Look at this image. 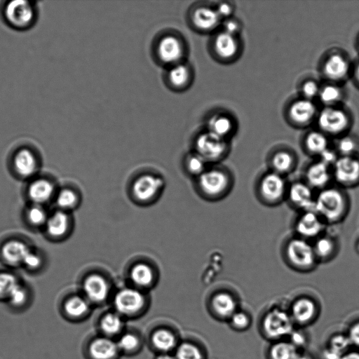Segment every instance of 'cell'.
I'll list each match as a JSON object with an SVG mask.
<instances>
[{"label": "cell", "mask_w": 359, "mask_h": 359, "mask_svg": "<svg viewBox=\"0 0 359 359\" xmlns=\"http://www.w3.org/2000/svg\"><path fill=\"white\" fill-rule=\"evenodd\" d=\"M231 319L232 325L238 329H245L250 324L249 316L243 311H236Z\"/></svg>", "instance_id": "obj_49"}, {"label": "cell", "mask_w": 359, "mask_h": 359, "mask_svg": "<svg viewBox=\"0 0 359 359\" xmlns=\"http://www.w3.org/2000/svg\"><path fill=\"white\" fill-rule=\"evenodd\" d=\"M289 336L290 337V343L296 347L302 346L305 344V337L299 331L293 330Z\"/></svg>", "instance_id": "obj_55"}, {"label": "cell", "mask_w": 359, "mask_h": 359, "mask_svg": "<svg viewBox=\"0 0 359 359\" xmlns=\"http://www.w3.org/2000/svg\"><path fill=\"white\" fill-rule=\"evenodd\" d=\"M31 250L22 241L12 240L6 242L1 248L4 259L12 265L22 264L27 255Z\"/></svg>", "instance_id": "obj_22"}, {"label": "cell", "mask_w": 359, "mask_h": 359, "mask_svg": "<svg viewBox=\"0 0 359 359\" xmlns=\"http://www.w3.org/2000/svg\"><path fill=\"white\" fill-rule=\"evenodd\" d=\"M356 149V142L349 136H344L337 142V151L341 156H354Z\"/></svg>", "instance_id": "obj_44"}, {"label": "cell", "mask_w": 359, "mask_h": 359, "mask_svg": "<svg viewBox=\"0 0 359 359\" xmlns=\"http://www.w3.org/2000/svg\"><path fill=\"white\" fill-rule=\"evenodd\" d=\"M333 180L341 188L359 184V158L354 156H339L332 166Z\"/></svg>", "instance_id": "obj_8"}, {"label": "cell", "mask_w": 359, "mask_h": 359, "mask_svg": "<svg viewBox=\"0 0 359 359\" xmlns=\"http://www.w3.org/2000/svg\"><path fill=\"white\" fill-rule=\"evenodd\" d=\"M304 145L307 153L319 156L330 147L328 136L320 130L311 131L306 135Z\"/></svg>", "instance_id": "obj_29"}, {"label": "cell", "mask_w": 359, "mask_h": 359, "mask_svg": "<svg viewBox=\"0 0 359 359\" xmlns=\"http://www.w3.org/2000/svg\"><path fill=\"white\" fill-rule=\"evenodd\" d=\"M156 359H175L173 356L168 354V353H163L157 357Z\"/></svg>", "instance_id": "obj_57"}, {"label": "cell", "mask_w": 359, "mask_h": 359, "mask_svg": "<svg viewBox=\"0 0 359 359\" xmlns=\"http://www.w3.org/2000/svg\"><path fill=\"white\" fill-rule=\"evenodd\" d=\"M45 225L50 236L61 237L68 231L69 218L65 212L58 210L48 217Z\"/></svg>", "instance_id": "obj_30"}, {"label": "cell", "mask_w": 359, "mask_h": 359, "mask_svg": "<svg viewBox=\"0 0 359 359\" xmlns=\"http://www.w3.org/2000/svg\"><path fill=\"white\" fill-rule=\"evenodd\" d=\"M296 359H311V358L306 355L299 354Z\"/></svg>", "instance_id": "obj_59"}, {"label": "cell", "mask_w": 359, "mask_h": 359, "mask_svg": "<svg viewBox=\"0 0 359 359\" xmlns=\"http://www.w3.org/2000/svg\"><path fill=\"white\" fill-rule=\"evenodd\" d=\"M22 264L29 269H36L41 264V258L38 254L30 250Z\"/></svg>", "instance_id": "obj_53"}, {"label": "cell", "mask_w": 359, "mask_h": 359, "mask_svg": "<svg viewBox=\"0 0 359 359\" xmlns=\"http://www.w3.org/2000/svg\"><path fill=\"white\" fill-rule=\"evenodd\" d=\"M235 124L233 118L225 113L212 114L208 121L209 132L227 140L234 129Z\"/></svg>", "instance_id": "obj_24"}, {"label": "cell", "mask_w": 359, "mask_h": 359, "mask_svg": "<svg viewBox=\"0 0 359 359\" xmlns=\"http://www.w3.org/2000/svg\"><path fill=\"white\" fill-rule=\"evenodd\" d=\"M223 27L225 32L237 36L241 30V24L238 20L230 18L224 20Z\"/></svg>", "instance_id": "obj_51"}, {"label": "cell", "mask_w": 359, "mask_h": 359, "mask_svg": "<svg viewBox=\"0 0 359 359\" xmlns=\"http://www.w3.org/2000/svg\"><path fill=\"white\" fill-rule=\"evenodd\" d=\"M319 130L325 135L337 136L344 133L349 126V116L337 106L324 107L316 116Z\"/></svg>", "instance_id": "obj_7"}, {"label": "cell", "mask_w": 359, "mask_h": 359, "mask_svg": "<svg viewBox=\"0 0 359 359\" xmlns=\"http://www.w3.org/2000/svg\"><path fill=\"white\" fill-rule=\"evenodd\" d=\"M207 162L196 153L189 155L186 160L188 171L193 175L200 176L205 170Z\"/></svg>", "instance_id": "obj_42"}, {"label": "cell", "mask_w": 359, "mask_h": 359, "mask_svg": "<svg viewBox=\"0 0 359 359\" xmlns=\"http://www.w3.org/2000/svg\"><path fill=\"white\" fill-rule=\"evenodd\" d=\"M313 243L316 258L319 262H326L332 259L337 253L338 243L336 240L327 235L322 234Z\"/></svg>", "instance_id": "obj_23"}, {"label": "cell", "mask_w": 359, "mask_h": 359, "mask_svg": "<svg viewBox=\"0 0 359 359\" xmlns=\"http://www.w3.org/2000/svg\"><path fill=\"white\" fill-rule=\"evenodd\" d=\"M138 344L139 340L137 337L130 333H126L122 335L117 344L118 348L126 351L135 349Z\"/></svg>", "instance_id": "obj_47"}, {"label": "cell", "mask_w": 359, "mask_h": 359, "mask_svg": "<svg viewBox=\"0 0 359 359\" xmlns=\"http://www.w3.org/2000/svg\"><path fill=\"white\" fill-rule=\"evenodd\" d=\"M284 259L292 269L302 272L313 270L318 261L310 241L295 236L289 239L283 250Z\"/></svg>", "instance_id": "obj_3"}, {"label": "cell", "mask_w": 359, "mask_h": 359, "mask_svg": "<svg viewBox=\"0 0 359 359\" xmlns=\"http://www.w3.org/2000/svg\"><path fill=\"white\" fill-rule=\"evenodd\" d=\"M116 310L123 314H133L139 311L144 304V295L134 288L119 290L114 299Z\"/></svg>", "instance_id": "obj_13"}, {"label": "cell", "mask_w": 359, "mask_h": 359, "mask_svg": "<svg viewBox=\"0 0 359 359\" xmlns=\"http://www.w3.org/2000/svg\"><path fill=\"white\" fill-rule=\"evenodd\" d=\"M200 189L210 198L224 196L232 187V178L226 170L220 168L206 170L198 179Z\"/></svg>", "instance_id": "obj_5"}, {"label": "cell", "mask_w": 359, "mask_h": 359, "mask_svg": "<svg viewBox=\"0 0 359 359\" xmlns=\"http://www.w3.org/2000/svg\"><path fill=\"white\" fill-rule=\"evenodd\" d=\"M57 205L63 210L74 208L78 203V197L74 191L69 189L61 190L56 198Z\"/></svg>", "instance_id": "obj_41"}, {"label": "cell", "mask_w": 359, "mask_h": 359, "mask_svg": "<svg viewBox=\"0 0 359 359\" xmlns=\"http://www.w3.org/2000/svg\"><path fill=\"white\" fill-rule=\"evenodd\" d=\"M212 305L216 313L222 317L231 318L237 308L235 298L226 292L216 294L212 298Z\"/></svg>", "instance_id": "obj_31"}, {"label": "cell", "mask_w": 359, "mask_h": 359, "mask_svg": "<svg viewBox=\"0 0 359 359\" xmlns=\"http://www.w3.org/2000/svg\"><path fill=\"white\" fill-rule=\"evenodd\" d=\"M182 41L174 35L163 36L158 42L156 52L160 60L174 65L179 63L184 55Z\"/></svg>", "instance_id": "obj_12"}, {"label": "cell", "mask_w": 359, "mask_h": 359, "mask_svg": "<svg viewBox=\"0 0 359 359\" xmlns=\"http://www.w3.org/2000/svg\"><path fill=\"white\" fill-rule=\"evenodd\" d=\"M355 77L356 81L359 83V62L357 64L355 69Z\"/></svg>", "instance_id": "obj_58"}, {"label": "cell", "mask_w": 359, "mask_h": 359, "mask_svg": "<svg viewBox=\"0 0 359 359\" xmlns=\"http://www.w3.org/2000/svg\"><path fill=\"white\" fill-rule=\"evenodd\" d=\"M1 15L4 22L11 29L25 31L36 22L39 9L33 1H8L1 6Z\"/></svg>", "instance_id": "obj_2"}, {"label": "cell", "mask_w": 359, "mask_h": 359, "mask_svg": "<svg viewBox=\"0 0 359 359\" xmlns=\"http://www.w3.org/2000/svg\"><path fill=\"white\" fill-rule=\"evenodd\" d=\"M316 195L313 189L304 180L288 185L286 198L294 208L302 212L313 210Z\"/></svg>", "instance_id": "obj_11"}, {"label": "cell", "mask_w": 359, "mask_h": 359, "mask_svg": "<svg viewBox=\"0 0 359 359\" xmlns=\"http://www.w3.org/2000/svg\"><path fill=\"white\" fill-rule=\"evenodd\" d=\"M348 209V198L339 187L329 186L316 194L313 210L326 224L341 222Z\"/></svg>", "instance_id": "obj_1"}, {"label": "cell", "mask_w": 359, "mask_h": 359, "mask_svg": "<svg viewBox=\"0 0 359 359\" xmlns=\"http://www.w3.org/2000/svg\"><path fill=\"white\" fill-rule=\"evenodd\" d=\"M339 156V154L336 150L328 147L318 156V160L332 167Z\"/></svg>", "instance_id": "obj_52"}, {"label": "cell", "mask_w": 359, "mask_h": 359, "mask_svg": "<svg viewBox=\"0 0 359 359\" xmlns=\"http://www.w3.org/2000/svg\"><path fill=\"white\" fill-rule=\"evenodd\" d=\"M83 288L86 297L94 302H103L109 292V284L99 274H91L86 277Z\"/></svg>", "instance_id": "obj_21"}, {"label": "cell", "mask_w": 359, "mask_h": 359, "mask_svg": "<svg viewBox=\"0 0 359 359\" xmlns=\"http://www.w3.org/2000/svg\"><path fill=\"white\" fill-rule=\"evenodd\" d=\"M270 165L271 171L285 177L294 170L295 156L287 150H278L271 157Z\"/></svg>", "instance_id": "obj_26"}, {"label": "cell", "mask_w": 359, "mask_h": 359, "mask_svg": "<svg viewBox=\"0 0 359 359\" xmlns=\"http://www.w3.org/2000/svg\"><path fill=\"white\" fill-rule=\"evenodd\" d=\"M322 69L323 74L327 79L337 83L347 77L350 66L348 60L344 55L334 53L325 60Z\"/></svg>", "instance_id": "obj_17"}, {"label": "cell", "mask_w": 359, "mask_h": 359, "mask_svg": "<svg viewBox=\"0 0 359 359\" xmlns=\"http://www.w3.org/2000/svg\"><path fill=\"white\" fill-rule=\"evenodd\" d=\"M176 359H203L200 349L190 343H182L176 350Z\"/></svg>", "instance_id": "obj_40"}, {"label": "cell", "mask_w": 359, "mask_h": 359, "mask_svg": "<svg viewBox=\"0 0 359 359\" xmlns=\"http://www.w3.org/2000/svg\"><path fill=\"white\" fill-rule=\"evenodd\" d=\"M152 343L158 350L168 351L174 348L176 339L174 334L167 330H158L152 336Z\"/></svg>", "instance_id": "obj_37"}, {"label": "cell", "mask_w": 359, "mask_h": 359, "mask_svg": "<svg viewBox=\"0 0 359 359\" xmlns=\"http://www.w3.org/2000/svg\"><path fill=\"white\" fill-rule=\"evenodd\" d=\"M13 164L18 174L28 177L36 171L38 158L32 148L23 145L15 150L13 156Z\"/></svg>", "instance_id": "obj_16"}, {"label": "cell", "mask_w": 359, "mask_h": 359, "mask_svg": "<svg viewBox=\"0 0 359 359\" xmlns=\"http://www.w3.org/2000/svg\"><path fill=\"white\" fill-rule=\"evenodd\" d=\"M326 224L314 210L302 212L294 224L297 236L310 241L323 234Z\"/></svg>", "instance_id": "obj_10"}, {"label": "cell", "mask_w": 359, "mask_h": 359, "mask_svg": "<svg viewBox=\"0 0 359 359\" xmlns=\"http://www.w3.org/2000/svg\"><path fill=\"white\" fill-rule=\"evenodd\" d=\"M341 359H359V349L346 352Z\"/></svg>", "instance_id": "obj_56"}, {"label": "cell", "mask_w": 359, "mask_h": 359, "mask_svg": "<svg viewBox=\"0 0 359 359\" xmlns=\"http://www.w3.org/2000/svg\"><path fill=\"white\" fill-rule=\"evenodd\" d=\"M287 114L292 123L301 126L309 124L318 115L313 102L304 97L295 100L290 104Z\"/></svg>", "instance_id": "obj_14"}, {"label": "cell", "mask_w": 359, "mask_h": 359, "mask_svg": "<svg viewBox=\"0 0 359 359\" xmlns=\"http://www.w3.org/2000/svg\"><path fill=\"white\" fill-rule=\"evenodd\" d=\"M320 86L314 80H306L301 86L302 97L312 100L318 97Z\"/></svg>", "instance_id": "obj_46"}, {"label": "cell", "mask_w": 359, "mask_h": 359, "mask_svg": "<svg viewBox=\"0 0 359 359\" xmlns=\"http://www.w3.org/2000/svg\"><path fill=\"white\" fill-rule=\"evenodd\" d=\"M229 147L227 140L208 130L199 134L195 142L196 153L207 163L222 160L226 156Z\"/></svg>", "instance_id": "obj_6"}, {"label": "cell", "mask_w": 359, "mask_h": 359, "mask_svg": "<svg viewBox=\"0 0 359 359\" xmlns=\"http://www.w3.org/2000/svg\"><path fill=\"white\" fill-rule=\"evenodd\" d=\"M29 223L34 226L46 224L48 216L46 211L39 205L31 207L27 214Z\"/></svg>", "instance_id": "obj_43"}, {"label": "cell", "mask_w": 359, "mask_h": 359, "mask_svg": "<svg viewBox=\"0 0 359 359\" xmlns=\"http://www.w3.org/2000/svg\"><path fill=\"white\" fill-rule=\"evenodd\" d=\"M287 187L284 176L270 170L259 179L257 187V196L265 205H277L286 198Z\"/></svg>", "instance_id": "obj_4"}, {"label": "cell", "mask_w": 359, "mask_h": 359, "mask_svg": "<svg viewBox=\"0 0 359 359\" xmlns=\"http://www.w3.org/2000/svg\"><path fill=\"white\" fill-rule=\"evenodd\" d=\"M100 327L105 334H115L121 330L123 321L117 313H108L102 318Z\"/></svg>", "instance_id": "obj_38"}, {"label": "cell", "mask_w": 359, "mask_h": 359, "mask_svg": "<svg viewBox=\"0 0 359 359\" xmlns=\"http://www.w3.org/2000/svg\"><path fill=\"white\" fill-rule=\"evenodd\" d=\"M54 193L53 184L46 179H39L30 184L28 194L30 199L39 205L48 201Z\"/></svg>", "instance_id": "obj_28"}, {"label": "cell", "mask_w": 359, "mask_h": 359, "mask_svg": "<svg viewBox=\"0 0 359 359\" xmlns=\"http://www.w3.org/2000/svg\"><path fill=\"white\" fill-rule=\"evenodd\" d=\"M191 19L194 26L201 31H211L220 23L221 18L215 8L201 6L194 9Z\"/></svg>", "instance_id": "obj_20"}, {"label": "cell", "mask_w": 359, "mask_h": 359, "mask_svg": "<svg viewBox=\"0 0 359 359\" xmlns=\"http://www.w3.org/2000/svg\"><path fill=\"white\" fill-rule=\"evenodd\" d=\"M117 344L106 337H100L91 343L89 348L94 359H112L118 353Z\"/></svg>", "instance_id": "obj_27"}, {"label": "cell", "mask_w": 359, "mask_h": 359, "mask_svg": "<svg viewBox=\"0 0 359 359\" xmlns=\"http://www.w3.org/2000/svg\"><path fill=\"white\" fill-rule=\"evenodd\" d=\"M332 179V167L320 160L311 163L306 169L304 181L318 191L330 186Z\"/></svg>", "instance_id": "obj_15"}, {"label": "cell", "mask_w": 359, "mask_h": 359, "mask_svg": "<svg viewBox=\"0 0 359 359\" xmlns=\"http://www.w3.org/2000/svg\"><path fill=\"white\" fill-rule=\"evenodd\" d=\"M343 97V92L335 83L320 86L318 98L325 107L337 106Z\"/></svg>", "instance_id": "obj_34"}, {"label": "cell", "mask_w": 359, "mask_h": 359, "mask_svg": "<svg viewBox=\"0 0 359 359\" xmlns=\"http://www.w3.org/2000/svg\"><path fill=\"white\" fill-rule=\"evenodd\" d=\"M221 19H228L231 18L234 12V6L228 1L219 2L215 8Z\"/></svg>", "instance_id": "obj_50"}, {"label": "cell", "mask_w": 359, "mask_h": 359, "mask_svg": "<svg viewBox=\"0 0 359 359\" xmlns=\"http://www.w3.org/2000/svg\"><path fill=\"white\" fill-rule=\"evenodd\" d=\"M19 284L17 278L8 272L0 273V298L8 299L13 289Z\"/></svg>", "instance_id": "obj_39"}, {"label": "cell", "mask_w": 359, "mask_h": 359, "mask_svg": "<svg viewBox=\"0 0 359 359\" xmlns=\"http://www.w3.org/2000/svg\"><path fill=\"white\" fill-rule=\"evenodd\" d=\"M213 49L219 58L225 60H231L238 55L240 50V42L237 36L222 31L215 36Z\"/></svg>", "instance_id": "obj_19"}, {"label": "cell", "mask_w": 359, "mask_h": 359, "mask_svg": "<svg viewBox=\"0 0 359 359\" xmlns=\"http://www.w3.org/2000/svg\"><path fill=\"white\" fill-rule=\"evenodd\" d=\"M163 187L161 178L144 175L138 177L133 184V193L140 201L146 202L153 198Z\"/></svg>", "instance_id": "obj_18"}, {"label": "cell", "mask_w": 359, "mask_h": 359, "mask_svg": "<svg viewBox=\"0 0 359 359\" xmlns=\"http://www.w3.org/2000/svg\"><path fill=\"white\" fill-rule=\"evenodd\" d=\"M299 354L297 347L286 341L273 344L270 350L271 359H296Z\"/></svg>", "instance_id": "obj_36"}, {"label": "cell", "mask_w": 359, "mask_h": 359, "mask_svg": "<svg viewBox=\"0 0 359 359\" xmlns=\"http://www.w3.org/2000/svg\"><path fill=\"white\" fill-rule=\"evenodd\" d=\"M133 283L138 287L150 286L154 278L152 269L144 263H139L133 266L130 273Z\"/></svg>", "instance_id": "obj_32"}, {"label": "cell", "mask_w": 359, "mask_h": 359, "mask_svg": "<svg viewBox=\"0 0 359 359\" xmlns=\"http://www.w3.org/2000/svg\"><path fill=\"white\" fill-rule=\"evenodd\" d=\"M350 345L351 343L347 335H337L332 339L330 348L341 355H344Z\"/></svg>", "instance_id": "obj_48"}, {"label": "cell", "mask_w": 359, "mask_h": 359, "mask_svg": "<svg viewBox=\"0 0 359 359\" xmlns=\"http://www.w3.org/2000/svg\"><path fill=\"white\" fill-rule=\"evenodd\" d=\"M347 336L351 344L359 349V319L351 325Z\"/></svg>", "instance_id": "obj_54"}, {"label": "cell", "mask_w": 359, "mask_h": 359, "mask_svg": "<svg viewBox=\"0 0 359 359\" xmlns=\"http://www.w3.org/2000/svg\"><path fill=\"white\" fill-rule=\"evenodd\" d=\"M63 309L69 317L78 318L88 313L89 304L85 298L74 295L66 300Z\"/></svg>", "instance_id": "obj_33"}, {"label": "cell", "mask_w": 359, "mask_h": 359, "mask_svg": "<svg viewBox=\"0 0 359 359\" xmlns=\"http://www.w3.org/2000/svg\"><path fill=\"white\" fill-rule=\"evenodd\" d=\"M316 313L315 302L310 298L302 297L294 301L292 306L291 317L292 320L306 323L311 321Z\"/></svg>", "instance_id": "obj_25"}, {"label": "cell", "mask_w": 359, "mask_h": 359, "mask_svg": "<svg viewBox=\"0 0 359 359\" xmlns=\"http://www.w3.org/2000/svg\"><path fill=\"white\" fill-rule=\"evenodd\" d=\"M27 296V289L19 283L11 292L8 300L13 306H20L26 302Z\"/></svg>", "instance_id": "obj_45"}, {"label": "cell", "mask_w": 359, "mask_h": 359, "mask_svg": "<svg viewBox=\"0 0 359 359\" xmlns=\"http://www.w3.org/2000/svg\"><path fill=\"white\" fill-rule=\"evenodd\" d=\"M170 83L175 88L185 86L190 79L189 68L184 64L177 63L170 68L168 72Z\"/></svg>", "instance_id": "obj_35"}, {"label": "cell", "mask_w": 359, "mask_h": 359, "mask_svg": "<svg viewBox=\"0 0 359 359\" xmlns=\"http://www.w3.org/2000/svg\"><path fill=\"white\" fill-rule=\"evenodd\" d=\"M356 249H357V251L359 252V240L357 241V243H356Z\"/></svg>", "instance_id": "obj_60"}, {"label": "cell", "mask_w": 359, "mask_h": 359, "mask_svg": "<svg viewBox=\"0 0 359 359\" xmlns=\"http://www.w3.org/2000/svg\"><path fill=\"white\" fill-rule=\"evenodd\" d=\"M263 329L270 338L288 336L293 331L292 318L285 311L274 309L269 311L263 320Z\"/></svg>", "instance_id": "obj_9"}]
</instances>
